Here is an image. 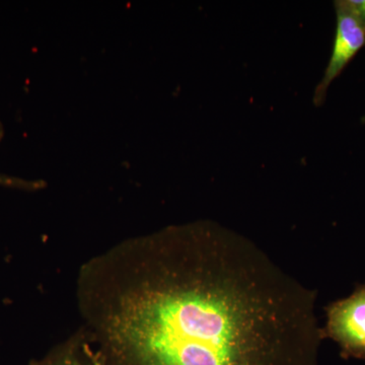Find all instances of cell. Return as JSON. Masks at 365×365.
Returning a JSON list of instances; mask_svg holds the SVG:
<instances>
[{
    "instance_id": "obj_1",
    "label": "cell",
    "mask_w": 365,
    "mask_h": 365,
    "mask_svg": "<svg viewBox=\"0 0 365 365\" xmlns=\"http://www.w3.org/2000/svg\"><path fill=\"white\" fill-rule=\"evenodd\" d=\"M316 299L212 222L118 242L76 279L81 328L102 365H317Z\"/></svg>"
},
{
    "instance_id": "obj_2",
    "label": "cell",
    "mask_w": 365,
    "mask_h": 365,
    "mask_svg": "<svg viewBox=\"0 0 365 365\" xmlns=\"http://www.w3.org/2000/svg\"><path fill=\"white\" fill-rule=\"evenodd\" d=\"M324 338L335 341L342 354L365 359V285L327 307Z\"/></svg>"
},
{
    "instance_id": "obj_3",
    "label": "cell",
    "mask_w": 365,
    "mask_h": 365,
    "mask_svg": "<svg viewBox=\"0 0 365 365\" xmlns=\"http://www.w3.org/2000/svg\"><path fill=\"white\" fill-rule=\"evenodd\" d=\"M336 35L332 54L323 78L314 90L313 102L316 107L324 104L331 83L342 73L345 67L365 45V26L345 6L344 1H336Z\"/></svg>"
},
{
    "instance_id": "obj_4",
    "label": "cell",
    "mask_w": 365,
    "mask_h": 365,
    "mask_svg": "<svg viewBox=\"0 0 365 365\" xmlns=\"http://www.w3.org/2000/svg\"><path fill=\"white\" fill-rule=\"evenodd\" d=\"M26 365H102L97 350L83 329L62 341L39 359Z\"/></svg>"
},
{
    "instance_id": "obj_5",
    "label": "cell",
    "mask_w": 365,
    "mask_h": 365,
    "mask_svg": "<svg viewBox=\"0 0 365 365\" xmlns=\"http://www.w3.org/2000/svg\"><path fill=\"white\" fill-rule=\"evenodd\" d=\"M0 187L34 191V190L42 188L43 182L39 181H28V180L20 179V178L0 174Z\"/></svg>"
},
{
    "instance_id": "obj_6",
    "label": "cell",
    "mask_w": 365,
    "mask_h": 365,
    "mask_svg": "<svg viewBox=\"0 0 365 365\" xmlns=\"http://www.w3.org/2000/svg\"><path fill=\"white\" fill-rule=\"evenodd\" d=\"M343 1L365 26V0H343Z\"/></svg>"
},
{
    "instance_id": "obj_7",
    "label": "cell",
    "mask_w": 365,
    "mask_h": 365,
    "mask_svg": "<svg viewBox=\"0 0 365 365\" xmlns=\"http://www.w3.org/2000/svg\"><path fill=\"white\" fill-rule=\"evenodd\" d=\"M4 126H2V124L0 123V140H1L2 137H4Z\"/></svg>"
},
{
    "instance_id": "obj_8",
    "label": "cell",
    "mask_w": 365,
    "mask_h": 365,
    "mask_svg": "<svg viewBox=\"0 0 365 365\" xmlns=\"http://www.w3.org/2000/svg\"><path fill=\"white\" fill-rule=\"evenodd\" d=\"M361 121H362V123L365 124V116L362 117Z\"/></svg>"
}]
</instances>
